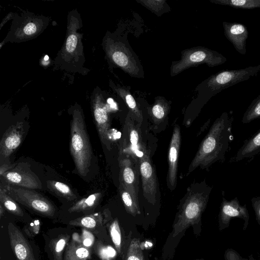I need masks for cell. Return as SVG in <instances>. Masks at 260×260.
<instances>
[{"instance_id": "cell-1", "label": "cell", "mask_w": 260, "mask_h": 260, "mask_svg": "<svg viewBox=\"0 0 260 260\" xmlns=\"http://www.w3.org/2000/svg\"><path fill=\"white\" fill-rule=\"evenodd\" d=\"M233 117L224 112L217 118L201 142L188 168L187 173L197 168L208 169L217 161L223 162L225 155L233 140Z\"/></svg>"}, {"instance_id": "cell-2", "label": "cell", "mask_w": 260, "mask_h": 260, "mask_svg": "<svg viewBox=\"0 0 260 260\" xmlns=\"http://www.w3.org/2000/svg\"><path fill=\"white\" fill-rule=\"evenodd\" d=\"M212 188L205 181L196 185L195 189L189 188L185 195L173 226L175 237L190 225L198 223L205 210Z\"/></svg>"}, {"instance_id": "cell-3", "label": "cell", "mask_w": 260, "mask_h": 260, "mask_svg": "<svg viewBox=\"0 0 260 260\" xmlns=\"http://www.w3.org/2000/svg\"><path fill=\"white\" fill-rule=\"evenodd\" d=\"M70 151L78 173L86 176L92 153L84 118L78 109L74 111L71 124Z\"/></svg>"}, {"instance_id": "cell-4", "label": "cell", "mask_w": 260, "mask_h": 260, "mask_svg": "<svg viewBox=\"0 0 260 260\" xmlns=\"http://www.w3.org/2000/svg\"><path fill=\"white\" fill-rule=\"evenodd\" d=\"M260 64L237 70H225L210 76L198 87L199 97L205 103L222 90L256 76Z\"/></svg>"}, {"instance_id": "cell-5", "label": "cell", "mask_w": 260, "mask_h": 260, "mask_svg": "<svg viewBox=\"0 0 260 260\" xmlns=\"http://www.w3.org/2000/svg\"><path fill=\"white\" fill-rule=\"evenodd\" d=\"M105 46L107 56L115 65L131 76L143 78L141 64L126 42L121 39L108 38Z\"/></svg>"}, {"instance_id": "cell-6", "label": "cell", "mask_w": 260, "mask_h": 260, "mask_svg": "<svg viewBox=\"0 0 260 260\" xmlns=\"http://www.w3.org/2000/svg\"><path fill=\"white\" fill-rule=\"evenodd\" d=\"M227 61L220 53L204 47H196L181 52V59L172 62L171 75L174 76L188 68L204 63L209 67L221 65Z\"/></svg>"}, {"instance_id": "cell-7", "label": "cell", "mask_w": 260, "mask_h": 260, "mask_svg": "<svg viewBox=\"0 0 260 260\" xmlns=\"http://www.w3.org/2000/svg\"><path fill=\"white\" fill-rule=\"evenodd\" d=\"M8 194L17 202L33 211L48 217H52L55 208L52 203L41 194L32 189L6 185Z\"/></svg>"}, {"instance_id": "cell-8", "label": "cell", "mask_w": 260, "mask_h": 260, "mask_svg": "<svg viewBox=\"0 0 260 260\" xmlns=\"http://www.w3.org/2000/svg\"><path fill=\"white\" fill-rule=\"evenodd\" d=\"M135 119L128 112L125 119L124 139L121 148L124 155L132 157L139 162V160L147 151L142 143L140 128L135 124ZM136 121V120H135Z\"/></svg>"}, {"instance_id": "cell-9", "label": "cell", "mask_w": 260, "mask_h": 260, "mask_svg": "<svg viewBox=\"0 0 260 260\" xmlns=\"http://www.w3.org/2000/svg\"><path fill=\"white\" fill-rule=\"evenodd\" d=\"M233 218L242 219L243 221V230L245 231L248 225L249 214L246 205H241L237 198L228 201L222 197L218 215V229L221 231L229 228Z\"/></svg>"}, {"instance_id": "cell-10", "label": "cell", "mask_w": 260, "mask_h": 260, "mask_svg": "<svg viewBox=\"0 0 260 260\" xmlns=\"http://www.w3.org/2000/svg\"><path fill=\"white\" fill-rule=\"evenodd\" d=\"M138 162L132 157L125 155L119 160L120 184L132 195L136 202L139 204Z\"/></svg>"}, {"instance_id": "cell-11", "label": "cell", "mask_w": 260, "mask_h": 260, "mask_svg": "<svg viewBox=\"0 0 260 260\" xmlns=\"http://www.w3.org/2000/svg\"><path fill=\"white\" fill-rule=\"evenodd\" d=\"M25 165L19 164L1 176L10 185L32 189L41 188L42 183L38 177L29 169L24 168Z\"/></svg>"}, {"instance_id": "cell-12", "label": "cell", "mask_w": 260, "mask_h": 260, "mask_svg": "<svg viewBox=\"0 0 260 260\" xmlns=\"http://www.w3.org/2000/svg\"><path fill=\"white\" fill-rule=\"evenodd\" d=\"M139 165L143 196L148 202L154 204L156 202L157 181L154 170L147 151L140 158Z\"/></svg>"}, {"instance_id": "cell-13", "label": "cell", "mask_w": 260, "mask_h": 260, "mask_svg": "<svg viewBox=\"0 0 260 260\" xmlns=\"http://www.w3.org/2000/svg\"><path fill=\"white\" fill-rule=\"evenodd\" d=\"M94 120L102 143L107 145L110 126L108 107L101 93H96L92 101Z\"/></svg>"}, {"instance_id": "cell-14", "label": "cell", "mask_w": 260, "mask_h": 260, "mask_svg": "<svg viewBox=\"0 0 260 260\" xmlns=\"http://www.w3.org/2000/svg\"><path fill=\"white\" fill-rule=\"evenodd\" d=\"M8 231L11 249L17 260H38L30 243L17 226L9 223Z\"/></svg>"}, {"instance_id": "cell-15", "label": "cell", "mask_w": 260, "mask_h": 260, "mask_svg": "<svg viewBox=\"0 0 260 260\" xmlns=\"http://www.w3.org/2000/svg\"><path fill=\"white\" fill-rule=\"evenodd\" d=\"M181 142L180 128L178 125L176 124L173 131L168 153L169 168L167 182L169 188L171 190H174L176 186L178 160Z\"/></svg>"}, {"instance_id": "cell-16", "label": "cell", "mask_w": 260, "mask_h": 260, "mask_svg": "<svg viewBox=\"0 0 260 260\" xmlns=\"http://www.w3.org/2000/svg\"><path fill=\"white\" fill-rule=\"evenodd\" d=\"M222 25L226 38L240 54L245 55L246 52V43L248 37V31L246 26L240 23L225 21L223 22Z\"/></svg>"}, {"instance_id": "cell-17", "label": "cell", "mask_w": 260, "mask_h": 260, "mask_svg": "<svg viewBox=\"0 0 260 260\" xmlns=\"http://www.w3.org/2000/svg\"><path fill=\"white\" fill-rule=\"evenodd\" d=\"M23 123L19 122L10 126L4 133L0 142V154L9 156L20 145L23 136Z\"/></svg>"}, {"instance_id": "cell-18", "label": "cell", "mask_w": 260, "mask_h": 260, "mask_svg": "<svg viewBox=\"0 0 260 260\" xmlns=\"http://www.w3.org/2000/svg\"><path fill=\"white\" fill-rule=\"evenodd\" d=\"M260 154V129L253 136L244 141L230 162H237L246 158H252Z\"/></svg>"}, {"instance_id": "cell-19", "label": "cell", "mask_w": 260, "mask_h": 260, "mask_svg": "<svg viewBox=\"0 0 260 260\" xmlns=\"http://www.w3.org/2000/svg\"><path fill=\"white\" fill-rule=\"evenodd\" d=\"M71 20L68 25V34L62 55L65 59L70 60L77 54L79 46L81 45V37L76 32L77 23Z\"/></svg>"}, {"instance_id": "cell-20", "label": "cell", "mask_w": 260, "mask_h": 260, "mask_svg": "<svg viewBox=\"0 0 260 260\" xmlns=\"http://www.w3.org/2000/svg\"><path fill=\"white\" fill-rule=\"evenodd\" d=\"M90 256V249L82 244L78 236L77 239L73 238L68 244L64 251L63 260H88Z\"/></svg>"}, {"instance_id": "cell-21", "label": "cell", "mask_w": 260, "mask_h": 260, "mask_svg": "<svg viewBox=\"0 0 260 260\" xmlns=\"http://www.w3.org/2000/svg\"><path fill=\"white\" fill-rule=\"evenodd\" d=\"M114 90L123 100L129 109V112L135 120L140 124L143 121V116L141 110L138 106L136 101L130 93L129 90L121 86H113Z\"/></svg>"}, {"instance_id": "cell-22", "label": "cell", "mask_w": 260, "mask_h": 260, "mask_svg": "<svg viewBox=\"0 0 260 260\" xmlns=\"http://www.w3.org/2000/svg\"><path fill=\"white\" fill-rule=\"evenodd\" d=\"M43 27L40 19H34L27 21L16 31V37L21 40L34 37Z\"/></svg>"}, {"instance_id": "cell-23", "label": "cell", "mask_w": 260, "mask_h": 260, "mask_svg": "<svg viewBox=\"0 0 260 260\" xmlns=\"http://www.w3.org/2000/svg\"><path fill=\"white\" fill-rule=\"evenodd\" d=\"M70 236L61 234L52 239L49 243V249L53 260H63L62 254L69 243Z\"/></svg>"}, {"instance_id": "cell-24", "label": "cell", "mask_w": 260, "mask_h": 260, "mask_svg": "<svg viewBox=\"0 0 260 260\" xmlns=\"http://www.w3.org/2000/svg\"><path fill=\"white\" fill-rule=\"evenodd\" d=\"M102 194L101 193L92 194L86 198L83 199L74 204L68 211L69 212H85L93 210L98 205Z\"/></svg>"}, {"instance_id": "cell-25", "label": "cell", "mask_w": 260, "mask_h": 260, "mask_svg": "<svg viewBox=\"0 0 260 260\" xmlns=\"http://www.w3.org/2000/svg\"><path fill=\"white\" fill-rule=\"evenodd\" d=\"M102 216L100 213L82 216L71 220L69 224L84 228L85 229L93 230L102 223Z\"/></svg>"}, {"instance_id": "cell-26", "label": "cell", "mask_w": 260, "mask_h": 260, "mask_svg": "<svg viewBox=\"0 0 260 260\" xmlns=\"http://www.w3.org/2000/svg\"><path fill=\"white\" fill-rule=\"evenodd\" d=\"M212 3L237 9L260 8V0H210Z\"/></svg>"}, {"instance_id": "cell-27", "label": "cell", "mask_w": 260, "mask_h": 260, "mask_svg": "<svg viewBox=\"0 0 260 260\" xmlns=\"http://www.w3.org/2000/svg\"><path fill=\"white\" fill-rule=\"evenodd\" d=\"M47 185L51 191L69 201H73L77 198L71 188L63 182L48 180L47 181Z\"/></svg>"}, {"instance_id": "cell-28", "label": "cell", "mask_w": 260, "mask_h": 260, "mask_svg": "<svg viewBox=\"0 0 260 260\" xmlns=\"http://www.w3.org/2000/svg\"><path fill=\"white\" fill-rule=\"evenodd\" d=\"M169 106L167 102L161 99L157 100L150 110V115L155 124L162 122L167 116Z\"/></svg>"}, {"instance_id": "cell-29", "label": "cell", "mask_w": 260, "mask_h": 260, "mask_svg": "<svg viewBox=\"0 0 260 260\" xmlns=\"http://www.w3.org/2000/svg\"><path fill=\"white\" fill-rule=\"evenodd\" d=\"M0 202L1 204L10 213L17 216H23V211L17 202L8 194L5 188L2 186L0 188Z\"/></svg>"}, {"instance_id": "cell-30", "label": "cell", "mask_w": 260, "mask_h": 260, "mask_svg": "<svg viewBox=\"0 0 260 260\" xmlns=\"http://www.w3.org/2000/svg\"><path fill=\"white\" fill-rule=\"evenodd\" d=\"M119 190L126 212L134 216L140 214L139 204L136 202L132 195L120 184Z\"/></svg>"}, {"instance_id": "cell-31", "label": "cell", "mask_w": 260, "mask_h": 260, "mask_svg": "<svg viewBox=\"0 0 260 260\" xmlns=\"http://www.w3.org/2000/svg\"><path fill=\"white\" fill-rule=\"evenodd\" d=\"M260 118V94L254 99L249 106L242 119L244 124Z\"/></svg>"}, {"instance_id": "cell-32", "label": "cell", "mask_w": 260, "mask_h": 260, "mask_svg": "<svg viewBox=\"0 0 260 260\" xmlns=\"http://www.w3.org/2000/svg\"><path fill=\"white\" fill-rule=\"evenodd\" d=\"M137 1L157 16L161 15L163 13H165V12H168L169 11V9H170L166 1L137 0Z\"/></svg>"}, {"instance_id": "cell-33", "label": "cell", "mask_w": 260, "mask_h": 260, "mask_svg": "<svg viewBox=\"0 0 260 260\" xmlns=\"http://www.w3.org/2000/svg\"><path fill=\"white\" fill-rule=\"evenodd\" d=\"M93 247L95 253L101 260H113L116 255L114 248L104 244L100 241H96Z\"/></svg>"}, {"instance_id": "cell-34", "label": "cell", "mask_w": 260, "mask_h": 260, "mask_svg": "<svg viewBox=\"0 0 260 260\" xmlns=\"http://www.w3.org/2000/svg\"><path fill=\"white\" fill-rule=\"evenodd\" d=\"M109 232L111 239L117 252L122 253V236L119 222L114 219L109 226Z\"/></svg>"}, {"instance_id": "cell-35", "label": "cell", "mask_w": 260, "mask_h": 260, "mask_svg": "<svg viewBox=\"0 0 260 260\" xmlns=\"http://www.w3.org/2000/svg\"><path fill=\"white\" fill-rule=\"evenodd\" d=\"M124 260H144L140 240L134 238L128 246Z\"/></svg>"}, {"instance_id": "cell-36", "label": "cell", "mask_w": 260, "mask_h": 260, "mask_svg": "<svg viewBox=\"0 0 260 260\" xmlns=\"http://www.w3.org/2000/svg\"><path fill=\"white\" fill-rule=\"evenodd\" d=\"M224 258L225 260H256L254 258L252 254H250L248 258H244L237 251L231 248L225 250Z\"/></svg>"}, {"instance_id": "cell-37", "label": "cell", "mask_w": 260, "mask_h": 260, "mask_svg": "<svg viewBox=\"0 0 260 260\" xmlns=\"http://www.w3.org/2000/svg\"><path fill=\"white\" fill-rule=\"evenodd\" d=\"M80 239L82 244L87 247L89 248L94 244L93 235L85 229L83 230Z\"/></svg>"}, {"instance_id": "cell-38", "label": "cell", "mask_w": 260, "mask_h": 260, "mask_svg": "<svg viewBox=\"0 0 260 260\" xmlns=\"http://www.w3.org/2000/svg\"><path fill=\"white\" fill-rule=\"evenodd\" d=\"M251 202L256 221L260 226V196L252 198Z\"/></svg>"}, {"instance_id": "cell-39", "label": "cell", "mask_w": 260, "mask_h": 260, "mask_svg": "<svg viewBox=\"0 0 260 260\" xmlns=\"http://www.w3.org/2000/svg\"><path fill=\"white\" fill-rule=\"evenodd\" d=\"M12 166L4 165H2L0 168V175H2L7 171L11 169Z\"/></svg>"}, {"instance_id": "cell-40", "label": "cell", "mask_w": 260, "mask_h": 260, "mask_svg": "<svg viewBox=\"0 0 260 260\" xmlns=\"http://www.w3.org/2000/svg\"><path fill=\"white\" fill-rule=\"evenodd\" d=\"M4 213V210L3 208V205L2 204L0 205V215L2 217Z\"/></svg>"}, {"instance_id": "cell-41", "label": "cell", "mask_w": 260, "mask_h": 260, "mask_svg": "<svg viewBox=\"0 0 260 260\" xmlns=\"http://www.w3.org/2000/svg\"><path fill=\"white\" fill-rule=\"evenodd\" d=\"M195 260H204L203 259H195Z\"/></svg>"}, {"instance_id": "cell-42", "label": "cell", "mask_w": 260, "mask_h": 260, "mask_svg": "<svg viewBox=\"0 0 260 260\" xmlns=\"http://www.w3.org/2000/svg\"><path fill=\"white\" fill-rule=\"evenodd\" d=\"M259 260H260V259H259Z\"/></svg>"}]
</instances>
